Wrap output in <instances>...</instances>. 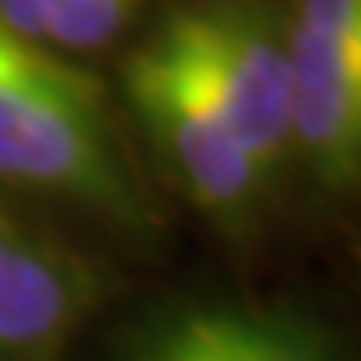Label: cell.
I'll return each mask as SVG.
<instances>
[{"label": "cell", "instance_id": "cell-7", "mask_svg": "<svg viewBox=\"0 0 361 361\" xmlns=\"http://www.w3.org/2000/svg\"><path fill=\"white\" fill-rule=\"evenodd\" d=\"M137 8H141V0H49L44 49L49 44H61L73 52L104 49L129 28Z\"/></svg>", "mask_w": 361, "mask_h": 361}, {"label": "cell", "instance_id": "cell-6", "mask_svg": "<svg viewBox=\"0 0 361 361\" xmlns=\"http://www.w3.org/2000/svg\"><path fill=\"white\" fill-rule=\"evenodd\" d=\"M80 310V277L0 213V353H44Z\"/></svg>", "mask_w": 361, "mask_h": 361}, {"label": "cell", "instance_id": "cell-1", "mask_svg": "<svg viewBox=\"0 0 361 361\" xmlns=\"http://www.w3.org/2000/svg\"><path fill=\"white\" fill-rule=\"evenodd\" d=\"M0 180L65 197L116 225L145 205L121 161L101 85L0 25Z\"/></svg>", "mask_w": 361, "mask_h": 361}, {"label": "cell", "instance_id": "cell-2", "mask_svg": "<svg viewBox=\"0 0 361 361\" xmlns=\"http://www.w3.org/2000/svg\"><path fill=\"white\" fill-rule=\"evenodd\" d=\"M165 40L213 97L233 137L269 180L293 153L289 137V56L285 40L253 8H201L161 25Z\"/></svg>", "mask_w": 361, "mask_h": 361}, {"label": "cell", "instance_id": "cell-3", "mask_svg": "<svg viewBox=\"0 0 361 361\" xmlns=\"http://www.w3.org/2000/svg\"><path fill=\"white\" fill-rule=\"evenodd\" d=\"M129 104L137 109L145 133L201 209L217 217H237L257 201L261 169L233 137L217 104L201 80L177 56V49L157 32L125 68Z\"/></svg>", "mask_w": 361, "mask_h": 361}, {"label": "cell", "instance_id": "cell-4", "mask_svg": "<svg viewBox=\"0 0 361 361\" xmlns=\"http://www.w3.org/2000/svg\"><path fill=\"white\" fill-rule=\"evenodd\" d=\"M285 56L293 153L345 189L361 153V0H297Z\"/></svg>", "mask_w": 361, "mask_h": 361}, {"label": "cell", "instance_id": "cell-5", "mask_svg": "<svg viewBox=\"0 0 361 361\" xmlns=\"http://www.w3.org/2000/svg\"><path fill=\"white\" fill-rule=\"evenodd\" d=\"M129 361H334L310 322L257 305H185L133 345Z\"/></svg>", "mask_w": 361, "mask_h": 361}, {"label": "cell", "instance_id": "cell-8", "mask_svg": "<svg viewBox=\"0 0 361 361\" xmlns=\"http://www.w3.org/2000/svg\"><path fill=\"white\" fill-rule=\"evenodd\" d=\"M44 13L49 0H0V25L32 44H44Z\"/></svg>", "mask_w": 361, "mask_h": 361}]
</instances>
